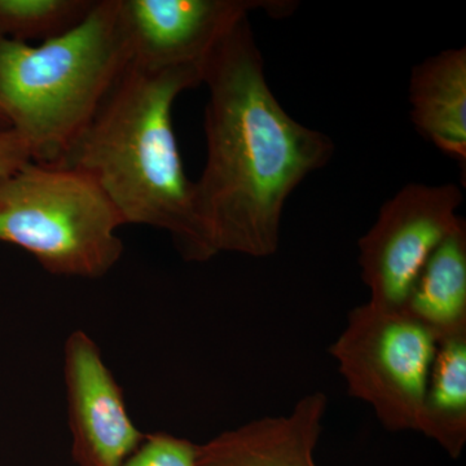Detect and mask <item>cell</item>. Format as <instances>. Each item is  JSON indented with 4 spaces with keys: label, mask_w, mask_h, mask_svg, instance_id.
<instances>
[{
    "label": "cell",
    "mask_w": 466,
    "mask_h": 466,
    "mask_svg": "<svg viewBox=\"0 0 466 466\" xmlns=\"http://www.w3.org/2000/svg\"><path fill=\"white\" fill-rule=\"evenodd\" d=\"M207 162L193 182V208L211 257L276 254L294 189L329 164L334 144L288 115L269 88L249 16L202 63Z\"/></svg>",
    "instance_id": "obj_1"
},
{
    "label": "cell",
    "mask_w": 466,
    "mask_h": 466,
    "mask_svg": "<svg viewBox=\"0 0 466 466\" xmlns=\"http://www.w3.org/2000/svg\"><path fill=\"white\" fill-rule=\"evenodd\" d=\"M201 69L131 60L61 164L90 175L125 225L167 232L189 262L213 257L193 208V182L175 137L173 106L182 92L202 85Z\"/></svg>",
    "instance_id": "obj_2"
},
{
    "label": "cell",
    "mask_w": 466,
    "mask_h": 466,
    "mask_svg": "<svg viewBox=\"0 0 466 466\" xmlns=\"http://www.w3.org/2000/svg\"><path fill=\"white\" fill-rule=\"evenodd\" d=\"M130 61L119 0L38 46L0 38V103L34 162L66 161Z\"/></svg>",
    "instance_id": "obj_3"
},
{
    "label": "cell",
    "mask_w": 466,
    "mask_h": 466,
    "mask_svg": "<svg viewBox=\"0 0 466 466\" xmlns=\"http://www.w3.org/2000/svg\"><path fill=\"white\" fill-rule=\"evenodd\" d=\"M121 214L90 175L30 161L0 177V242L63 278L100 279L124 254Z\"/></svg>",
    "instance_id": "obj_4"
},
{
    "label": "cell",
    "mask_w": 466,
    "mask_h": 466,
    "mask_svg": "<svg viewBox=\"0 0 466 466\" xmlns=\"http://www.w3.org/2000/svg\"><path fill=\"white\" fill-rule=\"evenodd\" d=\"M438 341L403 308L368 302L349 312L328 349L351 398L372 408L390 433L421 429Z\"/></svg>",
    "instance_id": "obj_5"
},
{
    "label": "cell",
    "mask_w": 466,
    "mask_h": 466,
    "mask_svg": "<svg viewBox=\"0 0 466 466\" xmlns=\"http://www.w3.org/2000/svg\"><path fill=\"white\" fill-rule=\"evenodd\" d=\"M462 192L455 184L410 183L380 208L358 241L361 279L370 302L403 308L426 260L447 236L464 225Z\"/></svg>",
    "instance_id": "obj_6"
},
{
    "label": "cell",
    "mask_w": 466,
    "mask_h": 466,
    "mask_svg": "<svg viewBox=\"0 0 466 466\" xmlns=\"http://www.w3.org/2000/svg\"><path fill=\"white\" fill-rule=\"evenodd\" d=\"M296 7L288 0H119L131 60L149 67L202 66L242 17L287 16Z\"/></svg>",
    "instance_id": "obj_7"
},
{
    "label": "cell",
    "mask_w": 466,
    "mask_h": 466,
    "mask_svg": "<svg viewBox=\"0 0 466 466\" xmlns=\"http://www.w3.org/2000/svg\"><path fill=\"white\" fill-rule=\"evenodd\" d=\"M64 383L76 466H122L146 434L135 425L124 391L96 342L75 330L64 346Z\"/></svg>",
    "instance_id": "obj_8"
},
{
    "label": "cell",
    "mask_w": 466,
    "mask_h": 466,
    "mask_svg": "<svg viewBox=\"0 0 466 466\" xmlns=\"http://www.w3.org/2000/svg\"><path fill=\"white\" fill-rule=\"evenodd\" d=\"M328 400L312 391L284 415L262 416L196 444V466H319Z\"/></svg>",
    "instance_id": "obj_9"
},
{
    "label": "cell",
    "mask_w": 466,
    "mask_h": 466,
    "mask_svg": "<svg viewBox=\"0 0 466 466\" xmlns=\"http://www.w3.org/2000/svg\"><path fill=\"white\" fill-rule=\"evenodd\" d=\"M408 101L416 130L465 164L466 48H449L413 67Z\"/></svg>",
    "instance_id": "obj_10"
},
{
    "label": "cell",
    "mask_w": 466,
    "mask_h": 466,
    "mask_svg": "<svg viewBox=\"0 0 466 466\" xmlns=\"http://www.w3.org/2000/svg\"><path fill=\"white\" fill-rule=\"evenodd\" d=\"M403 309L438 342L466 333V223L426 260Z\"/></svg>",
    "instance_id": "obj_11"
},
{
    "label": "cell",
    "mask_w": 466,
    "mask_h": 466,
    "mask_svg": "<svg viewBox=\"0 0 466 466\" xmlns=\"http://www.w3.org/2000/svg\"><path fill=\"white\" fill-rule=\"evenodd\" d=\"M420 434L451 459L466 446V333L438 342L426 385Z\"/></svg>",
    "instance_id": "obj_12"
},
{
    "label": "cell",
    "mask_w": 466,
    "mask_h": 466,
    "mask_svg": "<svg viewBox=\"0 0 466 466\" xmlns=\"http://www.w3.org/2000/svg\"><path fill=\"white\" fill-rule=\"evenodd\" d=\"M96 0H0V38L27 43L63 35L85 20Z\"/></svg>",
    "instance_id": "obj_13"
},
{
    "label": "cell",
    "mask_w": 466,
    "mask_h": 466,
    "mask_svg": "<svg viewBox=\"0 0 466 466\" xmlns=\"http://www.w3.org/2000/svg\"><path fill=\"white\" fill-rule=\"evenodd\" d=\"M122 466H196V443L165 431L146 434Z\"/></svg>",
    "instance_id": "obj_14"
},
{
    "label": "cell",
    "mask_w": 466,
    "mask_h": 466,
    "mask_svg": "<svg viewBox=\"0 0 466 466\" xmlns=\"http://www.w3.org/2000/svg\"><path fill=\"white\" fill-rule=\"evenodd\" d=\"M32 159L29 146L14 128H0V177L15 173Z\"/></svg>",
    "instance_id": "obj_15"
},
{
    "label": "cell",
    "mask_w": 466,
    "mask_h": 466,
    "mask_svg": "<svg viewBox=\"0 0 466 466\" xmlns=\"http://www.w3.org/2000/svg\"><path fill=\"white\" fill-rule=\"evenodd\" d=\"M0 128H11V124H9L8 116L5 115L2 103H0Z\"/></svg>",
    "instance_id": "obj_16"
}]
</instances>
